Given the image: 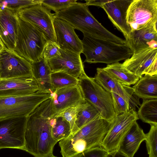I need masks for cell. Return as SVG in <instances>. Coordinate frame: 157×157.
Instances as JSON below:
<instances>
[{"label": "cell", "mask_w": 157, "mask_h": 157, "mask_svg": "<svg viewBox=\"0 0 157 157\" xmlns=\"http://www.w3.org/2000/svg\"><path fill=\"white\" fill-rule=\"evenodd\" d=\"M38 90L37 83L33 76L0 79V98L28 95Z\"/></svg>", "instance_id": "obj_16"}, {"label": "cell", "mask_w": 157, "mask_h": 157, "mask_svg": "<svg viewBox=\"0 0 157 157\" xmlns=\"http://www.w3.org/2000/svg\"><path fill=\"white\" fill-rule=\"evenodd\" d=\"M137 113L143 122L151 125H157V99H143Z\"/></svg>", "instance_id": "obj_27"}, {"label": "cell", "mask_w": 157, "mask_h": 157, "mask_svg": "<svg viewBox=\"0 0 157 157\" xmlns=\"http://www.w3.org/2000/svg\"><path fill=\"white\" fill-rule=\"evenodd\" d=\"M157 63V48H148L135 53L122 63L129 71L140 78L149 67Z\"/></svg>", "instance_id": "obj_20"}, {"label": "cell", "mask_w": 157, "mask_h": 157, "mask_svg": "<svg viewBox=\"0 0 157 157\" xmlns=\"http://www.w3.org/2000/svg\"><path fill=\"white\" fill-rule=\"evenodd\" d=\"M48 157H57L54 156L53 155H51V156H50Z\"/></svg>", "instance_id": "obj_40"}, {"label": "cell", "mask_w": 157, "mask_h": 157, "mask_svg": "<svg viewBox=\"0 0 157 157\" xmlns=\"http://www.w3.org/2000/svg\"><path fill=\"white\" fill-rule=\"evenodd\" d=\"M77 0H43L42 5L56 13L77 2Z\"/></svg>", "instance_id": "obj_32"}, {"label": "cell", "mask_w": 157, "mask_h": 157, "mask_svg": "<svg viewBox=\"0 0 157 157\" xmlns=\"http://www.w3.org/2000/svg\"><path fill=\"white\" fill-rule=\"evenodd\" d=\"M43 0H0V7L17 11L21 9L42 4Z\"/></svg>", "instance_id": "obj_30"}, {"label": "cell", "mask_w": 157, "mask_h": 157, "mask_svg": "<svg viewBox=\"0 0 157 157\" xmlns=\"http://www.w3.org/2000/svg\"><path fill=\"white\" fill-rule=\"evenodd\" d=\"M132 0H109L102 7L114 26L122 33L125 40L131 32L126 17L127 10Z\"/></svg>", "instance_id": "obj_18"}, {"label": "cell", "mask_w": 157, "mask_h": 157, "mask_svg": "<svg viewBox=\"0 0 157 157\" xmlns=\"http://www.w3.org/2000/svg\"><path fill=\"white\" fill-rule=\"evenodd\" d=\"M105 157H128L121 151L117 150L108 152Z\"/></svg>", "instance_id": "obj_38"}, {"label": "cell", "mask_w": 157, "mask_h": 157, "mask_svg": "<svg viewBox=\"0 0 157 157\" xmlns=\"http://www.w3.org/2000/svg\"><path fill=\"white\" fill-rule=\"evenodd\" d=\"M86 101L68 108L58 116L62 117L69 122L71 126V131L74 127L77 114Z\"/></svg>", "instance_id": "obj_35"}, {"label": "cell", "mask_w": 157, "mask_h": 157, "mask_svg": "<svg viewBox=\"0 0 157 157\" xmlns=\"http://www.w3.org/2000/svg\"><path fill=\"white\" fill-rule=\"evenodd\" d=\"M60 48L57 42L48 40L44 46L41 57L48 60L50 59L60 56Z\"/></svg>", "instance_id": "obj_34"}, {"label": "cell", "mask_w": 157, "mask_h": 157, "mask_svg": "<svg viewBox=\"0 0 157 157\" xmlns=\"http://www.w3.org/2000/svg\"><path fill=\"white\" fill-rule=\"evenodd\" d=\"M51 82L54 91L60 89L71 87L78 86V78L62 71L52 72Z\"/></svg>", "instance_id": "obj_29"}, {"label": "cell", "mask_w": 157, "mask_h": 157, "mask_svg": "<svg viewBox=\"0 0 157 157\" xmlns=\"http://www.w3.org/2000/svg\"><path fill=\"white\" fill-rule=\"evenodd\" d=\"M145 140L149 157H157V125H151Z\"/></svg>", "instance_id": "obj_31"}, {"label": "cell", "mask_w": 157, "mask_h": 157, "mask_svg": "<svg viewBox=\"0 0 157 157\" xmlns=\"http://www.w3.org/2000/svg\"><path fill=\"white\" fill-rule=\"evenodd\" d=\"M103 69L122 84L130 86L134 85L140 78L126 69L119 62L110 64Z\"/></svg>", "instance_id": "obj_25"}, {"label": "cell", "mask_w": 157, "mask_h": 157, "mask_svg": "<svg viewBox=\"0 0 157 157\" xmlns=\"http://www.w3.org/2000/svg\"><path fill=\"white\" fill-rule=\"evenodd\" d=\"M126 20L131 31L157 25V0H133L127 10Z\"/></svg>", "instance_id": "obj_8"}, {"label": "cell", "mask_w": 157, "mask_h": 157, "mask_svg": "<svg viewBox=\"0 0 157 157\" xmlns=\"http://www.w3.org/2000/svg\"><path fill=\"white\" fill-rule=\"evenodd\" d=\"M78 79V86L84 99L98 111L102 118L111 122L116 115L110 93L85 72Z\"/></svg>", "instance_id": "obj_6"}, {"label": "cell", "mask_w": 157, "mask_h": 157, "mask_svg": "<svg viewBox=\"0 0 157 157\" xmlns=\"http://www.w3.org/2000/svg\"><path fill=\"white\" fill-rule=\"evenodd\" d=\"M139 119L137 113L132 109L115 116L111 122L109 129L101 147L108 152L117 150L124 135Z\"/></svg>", "instance_id": "obj_11"}, {"label": "cell", "mask_w": 157, "mask_h": 157, "mask_svg": "<svg viewBox=\"0 0 157 157\" xmlns=\"http://www.w3.org/2000/svg\"><path fill=\"white\" fill-rule=\"evenodd\" d=\"M111 122L101 118L96 119L59 142L63 157H76L83 152L101 147Z\"/></svg>", "instance_id": "obj_2"}, {"label": "cell", "mask_w": 157, "mask_h": 157, "mask_svg": "<svg viewBox=\"0 0 157 157\" xmlns=\"http://www.w3.org/2000/svg\"><path fill=\"white\" fill-rule=\"evenodd\" d=\"M5 47L4 44L0 38V52Z\"/></svg>", "instance_id": "obj_39"}, {"label": "cell", "mask_w": 157, "mask_h": 157, "mask_svg": "<svg viewBox=\"0 0 157 157\" xmlns=\"http://www.w3.org/2000/svg\"><path fill=\"white\" fill-rule=\"evenodd\" d=\"M17 11L0 7V38L8 49L14 50L18 32Z\"/></svg>", "instance_id": "obj_19"}, {"label": "cell", "mask_w": 157, "mask_h": 157, "mask_svg": "<svg viewBox=\"0 0 157 157\" xmlns=\"http://www.w3.org/2000/svg\"><path fill=\"white\" fill-rule=\"evenodd\" d=\"M52 118L47 99L27 117L25 145L22 150L35 157H48L53 155L54 147L57 142L52 135Z\"/></svg>", "instance_id": "obj_1"}, {"label": "cell", "mask_w": 157, "mask_h": 157, "mask_svg": "<svg viewBox=\"0 0 157 157\" xmlns=\"http://www.w3.org/2000/svg\"><path fill=\"white\" fill-rule=\"evenodd\" d=\"M53 25L57 43L60 48L80 54L82 53L83 45L82 40L70 24L55 17Z\"/></svg>", "instance_id": "obj_17"}, {"label": "cell", "mask_w": 157, "mask_h": 157, "mask_svg": "<svg viewBox=\"0 0 157 157\" xmlns=\"http://www.w3.org/2000/svg\"><path fill=\"white\" fill-rule=\"evenodd\" d=\"M56 17L63 19L83 34L126 44L125 40L119 37L105 28L94 17L85 3L77 2L68 8L54 13Z\"/></svg>", "instance_id": "obj_3"}, {"label": "cell", "mask_w": 157, "mask_h": 157, "mask_svg": "<svg viewBox=\"0 0 157 157\" xmlns=\"http://www.w3.org/2000/svg\"><path fill=\"white\" fill-rule=\"evenodd\" d=\"M50 97L49 93L38 91L26 96L0 98V119L27 117L41 103Z\"/></svg>", "instance_id": "obj_7"}, {"label": "cell", "mask_w": 157, "mask_h": 157, "mask_svg": "<svg viewBox=\"0 0 157 157\" xmlns=\"http://www.w3.org/2000/svg\"><path fill=\"white\" fill-rule=\"evenodd\" d=\"M33 76L38 86V92L52 94L54 91L51 82L52 72L48 60L41 57L37 61L31 63Z\"/></svg>", "instance_id": "obj_23"}, {"label": "cell", "mask_w": 157, "mask_h": 157, "mask_svg": "<svg viewBox=\"0 0 157 157\" xmlns=\"http://www.w3.org/2000/svg\"><path fill=\"white\" fill-rule=\"evenodd\" d=\"M109 1L108 0H85L86 2L85 3L88 6H94L102 8L104 4Z\"/></svg>", "instance_id": "obj_37"}, {"label": "cell", "mask_w": 157, "mask_h": 157, "mask_svg": "<svg viewBox=\"0 0 157 157\" xmlns=\"http://www.w3.org/2000/svg\"><path fill=\"white\" fill-rule=\"evenodd\" d=\"M107 153L101 147H96L83 152L76 157H105Z\"/></svg>", "instance_id": "obj_36"}, {"label": "cell", "mask_w": 157, "mask_h": 157, "mask_svg": "<svg viewBox=\"0 0 157 157\" xmlns=\"http://www.w3.org/2000/svg\"><path fill=\"white\" fill-rule=\"evenodd\" d=\"M94 78L95 80L109 92L119 95L129 104L130 110L136 111V107L140 105V98L134 93L133 88L122 84L110 75L103 68H97Z\"/></svg>", "instance_id": "obj_13"}, {"label": "cell", "mask_w": 157, "mask_h": 157, "mask_svg": "<svg viewBox=\"0 0 157 157\" xmlns=\"http://www.w3.org/2000/svg\"><path fill=\"white\" fill-rule=\"evenodd\" d=\"M33 76L31 63L5 47L0 52V79Z\"/></svg>", "instance_id": "obj_12"}, {"label": "cell", "mask_w": 157, "mask_h": 157, "mask_svg": "<svg viewBox=\"0 0 157 157\" xmlns=\"http://www.w3.org/2000/svg\"><path fill=\"white\" fill-rule=\"evenodd\" d=\"M27 117L0 119V150L6 148L23 150Z\"/></svg>", "instance_id": "obj_9"}, {"label": "cell", "mask_w": 157, "mask_h": 157, "mask_svg": "<svg viewBox=\"0 0 157 157\" xmlns=\"http://www.w3.org/2000/svg\"><path fill=\"white\" fill-rule=\"evenodd\" d=\"M110 93L116 116L130 110L129 103L123 98L113 92Z\"/></svg>", "instance_id": "obj_33"}, {"label": "cell", "mask_w": 157, "mask_h": 157, "mask_svg": "<svg viewBox=\"0 0 157 157\" xmlns=\"http://www.w3.org/2000/svg\"><path fill=\"white\" fill-rule=\"evenodd\" d=\"M132 88L135 94L140 98L157 99V75H145Z\"/></svg>", "instance_id": "obj_24"}, {"label": "cell", "mask_w": 157, "mask_h": 157, "mask_svg": "<svg viewBox=\"0 0 157 157\" xmlns=\"http://www.w3.org/2000/svg\"><path fill=\"white\" fill-rule=\"evenodd\" d=\"M99 118L101 117L98 111L86 101L77 114L71 134L75 133L90 121Z\"/></svg>", "instance_id": "obj_26"}, {"label": "cell", "mask_w": 157, "mask_h": 157, "mask_svg": "<svg viewBox=\"0 0 157 157\" xmlns=\"http://www.w3.org/2000/svg\"><path fill=\"white\" fill-rule=\"evenodd\" d=\"M18 23L17 39L14 51L31 63L38 61L47 40L34 26L19 17Z\"/></svg>", "instance_id": "obj_5"}, {"label": "cell", "mask_w": 157, "mask_h": 157, "mask_svg": "<svg viewBox=\"0 0 157 157\" xmlns=\"http://www.w3.org/2000/svg\"><path fill=\"white\" fill-rule=\"evenodd\" d=\"M50 95L48 100L52 118L86 101L78 86L56 90Z\"/></svg>", "instance_id": "obj_14"}, {"label": "cell", "mask_w": 157, "mask_h": 157, "mask_svg": "<svg viewBox=\"0 0 157 157\" xmlns=\"http://www.w3.org/2000/svg\"><path fill=\"white\" fill-rule=\"evenodd\" d=\"M17 13L20 18L31 24L42 33L48 41L57 42L53 25L55 16L50 10L40 4L21 9Z\"/></svg>", "instance_id": "obj_10"}, {"label": "cell", "mask_w": 157, "mask_h": 157, "mask_svg": "<svg viewBox=\"0 0 157 157\" xmlns=\"http://www.w3.org/2000/svg\"><path fill=\"white\" fill-rule=\"evenodd\" d=\"M59 51L60 56L48 60L52 72H64L78 79L85 72L80 54L61 48Z\"/></svg>", "instance_id": "obj_15"}, {"label": "cell", "mask_w": 157, "mask_h": 157, "mask_svg": "<svg viewBox=\"0 0 157 157\" xmlns=\"http://www.w3.org/2000/svg\"><path fill=\"white\" fill-rule=\"evenodd\" d=\"M125 40L133 53L148 48H157V25L132 31Z\"/></svg>", "instance_id": "obj_21"}, {"label": "cell", "mask_w": 157, "mask_h": 157, "mask_svg": "<svg viewBox=\"0 0 157 157\" xmlns=\"http://www.w3.org/2000/svg\"><path fill=\"white\" fill-rule=\"evenodd\" d=\"M51 126L52 136L57 142L67 138L71 134V129L69 122L62 116L52 118Z\"/></svg>", "instance_id": "obj_28"}, {"label": "cell", "mask_w": 157, "mask_h": 157, "mask_svg": "<svg viewBox=\"0 0 157 157\" xmlns=\"http://www.w3.org/2000/svg\"><path fill=\"white\" fill-rule=\"evenodd\" d=\"M146 139V134L137 121L129 128L121 140L117 150L128 157H133L141 143Z\"/></svg>", "instance_id": "obj_22"}, {"label": "cell", "mask_w": 157, "mask_h": 157, "mask_svg": "<svg viewBox=\"0 0 157 157\" xmlns=\"http://www.w3.org/2000/svg\"><path fill=\"white\" fill-rule=\"evenodd\" d=\"M82 53L85 55L84 62L103 63L110 64L130 58L133 52L126 44H120L106 40L83 34L82 40Z\"/></svg>", "instance_id": "obj_4"}]
</instances>
